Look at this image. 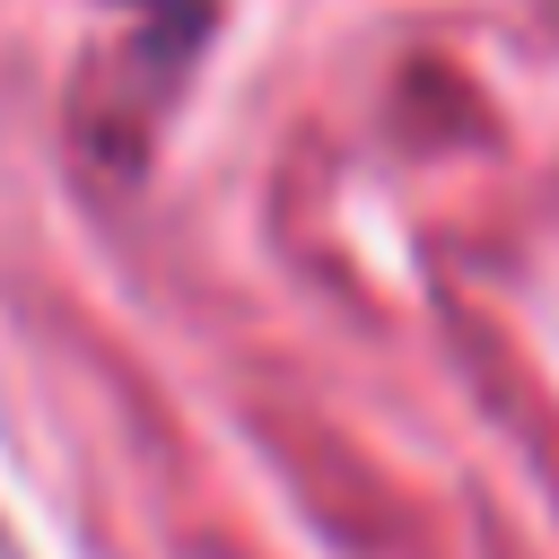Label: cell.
<instances>
[{
  "mask_svg": "<svg viewBox=\"0 0 559 559\" xmlns=\"http://www.w3.org/2000/svg\"><path fill=\"white\" fill-rule=\"evenodd\" d=\"M122 9H140V17H148L166 44H175V52H183V44L210 26V0H122Z\"/></svg>",
  "mask_w": 559,
  "mask_h": 559,
  "instance_id": "obj_1",
  "label": "cell"
}]
</instances>
